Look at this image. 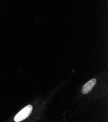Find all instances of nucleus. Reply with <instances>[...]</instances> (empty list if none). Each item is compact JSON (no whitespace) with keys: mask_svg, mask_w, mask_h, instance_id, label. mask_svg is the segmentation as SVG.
Here are the masks:
<instances>
[{"mask_svg":"<svg viewBox=\"0 0 108 122\" xmlns=\"http://www.w3.org/2000/svg\"><path fill=\"white\" fill-rule=\"evenodd\" d=\"M32 109L33 107L31 105L27 106L15 116L14 121L16 122H19L25 119L31 114Z\"/></svg>","mask_w":108,"mask_h":122,"instance_id":"obj_1","label":"nucleus"},{"mask_svg":"<svg viewBox=\"0 0 108 122\" xmlns=\"http://www.w3.org/2000/svg\"><path fill=\"white\" fill-rule=\"evenodd\" d=\"M96 83H97V80L95 79H92L89 81L88 82H87L84 85L82 89V93L84 94H86L88 93L94 88Z\"/></svg>","mask_w":108,"mask_h":122,"instance_id":"obj_2","label":"nucleus"}]
</instances>
